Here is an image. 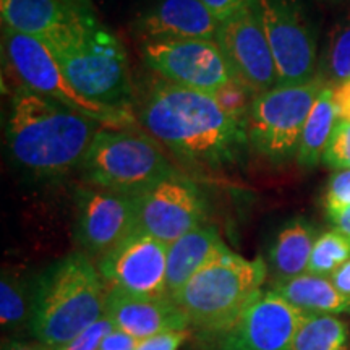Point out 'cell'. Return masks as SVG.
<instances>
[{"mask_svg":"<svg viewBox=\"0 0 350 350\" xmlns=\"http://www.w3.org/2000/svg\"><path fill=\"white\" fill-rule=\"evenodd\" d=\"M139 120L156 142L198 167L234 163L248 142L247 129L232 120L211 94L169 81L154 83Z\"/></svg>","mask_w":350,"mask_h":350,"instance_id":"obj_1","label":"cell"},{"mask_svg":"<svg viewBox=\"0 0 350 350\" xmlns=\"http://www.w3.org/2000/svg\"><path fill=\"white\" fill-rule=\"evenodd\" d=\"M100 122L16 85L7 120L15 163L39 177H57L83 164Z\"/></svg>","mask_w":350,"mask_h":350,"instance_id":"obj_2","label":"cell"},{"mask_svg":"<svg viewBox=\"0 0 350 350\" xmlns=\"http://www.w3.org/2000/svg\"><path fill=\"white\" fill-rule=\"evenodd\" d=\"M31 327L39 342L62 350L106 314L107 288L93 261L81 253L46 269L33 291Z\"/></svg>","mask_w":350,"mask_h":350,"instance_id":"obj_3","label":"cell"},{"mask_svg":"<svg viewBox=\"0 0 350 350\" xmlns=\"http://www.w3.org/2000/svg\"><path fill=\"white\" fill-rule=\"evenodd\" d=\"M41 42L81 96L113 111L130 112L131 80L126 52L94 12Z\"/></svg>","mask_w":350,"mask_h":350,"instance_id":"obj_4","label":"cell"},{"mask_svg":"<svg viewBox=\"0 0 350 350\" xmlns=\"http://www.w3.org/2000/svg\"><path fill=\"white\" fill-rule=\"evenodd\" d=\"M268 265L247 260L227 248L200 269L170 297L201 334L214 336L234 325L245 308L261 294Z\"/></svg>","mask_w":350,"mask_h":350,"instance_id":"obj_5","label":"cell"},{"mask_svg":"<svg viewBox=\"0 0 350 350\" xmlns=\"http://www.w3.org/2000/svg\"><path fill=\"white\" fill-rule=\"evenodd\" d=\"M81 169L93 187L129 196H137L177 172L152 139L107 126L96 135Z\"/></svg>","mask_w":350,"mask_h":350,"instance_id":"obj_6","label":"cell"},{"mask_svg":"<svg viewBox=\"0 0 350 350\" xmlns=\"http://www.w3.org/2000/svg\"><path fill=\"white\" fill-rule=\"evenodd\" d=\"M2 51L8 68L18 78V85L85 113L107 129H124L133 122L130 112L104 107L78 93L39 39L2 26Z\"/></svg>","mask_w":350,"mask_h":350,"instance_id":"obj_7","label":"cell"},{"mask_svg":"<svg viewBox=\"0 0 350 350\" xmlns=\"http://www.w3.org/2000/svg\"><path fill=\"white\" fill-rule=\"evenodd\" d=\"M321 77L304 85L275 86L256 96L248 119V142L274 164L297 157L304 126L321 90Z\"/></svg>","mask_w":350,"mask_h":350,"instance_id":"obj_8","label":"cell"},{"mask_svg":"<svg viewBox=\"0 0 350 350\" xmlns=\"http://www.w3.org/2000/svg\"><path fill=\"white\" fill-rule=\"evenodd\" d=\"M278 68V86L317 78V36L300 0H256Z\"/></svg>","mask_w":350,"mask_h":350,"instance_id":"obj_9","label":"cell"},{"mask_svg":"<svg viewBox=\"0 0 350 350\" xmlns=\"http://www.w3.org/2000/svg\"><path fill=\"white\" fill-rule=\"evenodd\" d=\"M143 60L172 85L213 94L234 73L216 41L172 39L142 42Z\"/></svg>","mask_w":350,"mask_h":350,"instance_id":"obj_10","label":"cell"},{"mask_svg":"<svg viewBox=\"0 0 350 350\" xmlns=\"http://www.w3.org/2000/svg\"><path fill=\"white\" fill-rule=\"evenodd\" d=\"M137 230L150 234L165 245L201 226L204 204L198 187L174 172L133 196Z\"/></svg>","mask_w":350,"mask_h":350,"instance_id":"obj_11","label":"cell"},{"mask_svg":"<svg viewBox=\"0 0 350 350\" xmlns=\"http://www.w3.org/2000/svg\"><path fill=\"white\" fill-rule=\"evenodd\" d=\"M306 317L274 291L261 292L234 325L209 338L214 350H288Z\"/></svg>","mask_w":350,"mask_h":350,"instance_id":"obj_12","label":"cell"},{"mask_svg":"<svg viewBox=\"0 0 350 350\" xmlns=\"http://www.w3.org/2000/svg\"><path fill=\"white\" fill-rule=\"evenodd\" d=\"M216 42L234 77L256 94L279 85L278 68L262 28L256 0L219 26Z\"/></svg>","mask_w":350,"mask_h":350,"instance_id":"obj_13","label":"cell"},{"mask_svg":"<svg viewBox=\"0 0 350 350\" xmlns=\"http://www.w3.org/2000/svg\"><path fill=\"white\" fill-rule=\"evenodd\" d=\"M169 245L137 230L99 260L109 286L135 295L167 297Z\"/></svg>","mask_w":350,"mask_h":350,"instance_id":"obj_14","label":"cell"},{"mask_svg":"<svg viewBox=\"0 0 350 350\" xmlns=\"http://www.w3.org/2000/svg\"><path fill=\"white\" fill-rule=\"evenodd\" d=\"M77 235L91 255L104 258L137 232L133 196L104 188H80Z\"/></svg>","mask_w":350,"mask_h":350,"instance_id":"obj_15","label":"cell"},{"mask_svg":"<svg viewBox=\"0 0 350 350\" xmlns=\"http://www.w3.org/2000/svg\"><path fill=\"white\" fill-rule=\"evenodd\" d=\"M106 317L116 329L143 340L169 331H187L185 313L170 297L135 295L120 288H107Z\"/></svg>","mask_w":350,"mask_h":350,"instance_id":"obj_16","label":"cell"},{"mask_svg":"<svg viewBox=\"0 0 350 350\" xmlns=\"http://www.w3.org/2000/svg\"><path fill=\"white\" fill-rule=\"evenodd\" d=\"M219 21L201 0H157L133 21L135 36L144 41L209 39L216 41Z\"/></svg>","mask_w":350,"mask_h":350,"instance_id":"obj_17","label":"cell"},{"mask_svg":"<svg viewBox=\"0 0 350 350\" xmlns=\"http://www.w3.org/2000/svg\"><path fill=\"white\" fill-rule=\"evenodd\" d=\"M93 5L72 0H0L2 26L44 41L77 23Z\"/></svg>","mask_w":350,"mask_h":350,"instance_id":"obj_18","label":"cell"},{"mask_svg":"<svg viewBox=\"0 0 350 350\" xmlns=\"http://www.w3.org/2000/svg\"><path fill=\"white\" fill-rule=\"evenodd\" d=\"M227 250L214 226H198L172 245L167 252V297L177 294L209 261Z\"/></svg>","mask_w":350,"mask_h":350,"instance_id":"obj_19","label":"cell"},{"mask_svg":"<svg viewBox=\"0 0 350 350\" xmlns=\"http://www.w3.org/2000/svg\"><path fill=\"white\" fill-rule=\"evenodd\" d=\"M317 239V229L305 219H292L278 232L268 258L273 284L291 281L306 273Z\"/></svg>","mask_w":350,"mask_h":350,"instance_id":"obj_20","label":"cell"},{"mask_svg":"<svg viewBox=\"0 0 350 350\" xmlns=\"http://www.w3.org/2000/svg\"><path fill=\"white\" fill-rule=\"evenodd\" d=\"M271 291L286 299L288 304L310 314L350 313V297L340 294L329 278L301 274L291 281L273 284Z\"/></svg>","mask_w":350,"mask_h":350,"instance_id":"obj_21","label":"cell"},{"mask_svg":"<svg viewBox=\"0 0 350 350\" xmlns=\"http://www.w3.org/2000/svg\"><path fill=\"white\" fill-rule=\"evenodd\" d=\"M338 122L339 119L334 106L332 88L327 85L318 94L304 126L299 151H297V161L301 167H317L319 161L323 159V154H325L327 143H329Z\"/></svg>","mask_w":350,"mask_h":350,"instance_id":"obj_22","label":"cell"},{"mask_svg":"<svg viewBox=\"0 0 350 350\" xmlns=\"http://www.w3.org/2000/svg\"><path fill=\"white\" fill-rule=\"evenodd\" d=\"M349 327L334 314H310L301 323L288 350H345Z\"/></svg>","mask_w":350,"mask_h":350,"instance_id":"obj_23","label":"cell"},{"mask_svg":"<svg viewBox=\"0 0 350 350\" xmlns=\"http://www.w3.org/2000/svg\"><path fill=\"white\" fill-rule=\"evenodd\" d=\"M350 260V240L338 230H327L318 235L313 245L306 273L331 278L344 262Z\"/></svg>","mask_w":350,"mask_h":350,"instance_id":"obj_24","label":"cell"},{"mask_svg":"<svg viewBox=\"0 0 350 350\" xmlns=\"http://www.w3.org/2000/svg\"><path fill=\"white\" fill-rule=\"evenodd\" d=\"M33 312V297L29 299L20 281L10 275H2L0 282V323L5 327H21L29 325Z\"/></svg>","mask_w":350,"mask_h":350,"instance_id":"obj_25","label":"cell"},{"mask_svg":"<svg viewBox=\"0 0 350 350\" xmlns=\"http://www.w3.org/2000/svg\"><path fill=\"white\" fill-rule=\"evenodd\" d=\"M326 75L336 86L350 80V10L336 23L329 34Z\"/></svg>","mask_w":350,"mask_h":350,"instance_id":"obj_26","label":"cell"},{"mask_svg":"<svg viewBox=\"0 0 350 350\" xmlns=\"http://www.w3.org/2000/svg\"><path fill=\"white\" fill-rule=\"evenodd\" d=\"M211 96L232 120L247 129L253 103L258 96L252 88H248L237 78H232L226 85L214 91Z\"/></svg>","mask_w":350,"mask_h":350,"instance_id":"obj_27","label":"cell"},{"mask_svg":"<svg viewBox=\"0 0 350 350\" xmlns=\"http://www.w3.org/2000/svg\"><path fill=\"white\" fill-rule=\"evenodd\" d=\"M350 208V169L336 170L327 182L325 193V209L332 219Z\"/></svg>","mask_w":350,"mask_h":350,"instance_id":"obj_28","label":"cell"},{"mask_svg":"<svg viewBox=\"0 0 350 350\" xmlns=\"http://www.w3.org/2000/svg\"><path fill=\"white\" fill-rule=\"evenodd\" d=\"M323 161L336 170L350 169V122H338Z\"/></svg>","mask_w":350,"mask_h":350,"instance_id":"obj_29","label":"cell"},{"mask_svg":"<svg viewBox=\"0 0 350 350\" xmlns=\"http://www.w3.org/2000/svg\"><path fill=\"white\" fill-rule=\"evenodd\" d=\"M116 329L113 323L109 319L106 314L98 319L94 325H91L86 331H83L75 340H72L67 347L62 350H98L100 342L107 334Z\"/></svg>","mask_w":350,"mask_h":350,"instance_id":"obj_30","label":"cell"},{"mask_svg":"<svg viewBox=\"0 0 350 350\" xmlns=\"http://www.w3.org/2000/svg\"><path fill=\"white\" fill-rule=\"evenodd\" d=\"M187 336V331L163 332V334H156L152 338L139 340L135 350H178Z\"/></svg>","mask_w":350,"mask_h":350,"instance_id":"obj_31","label":"cell"},{"mask_svg":"<svg viewBox=\"0 0 350 350\" xmlns=\"http://www.w3.org/2000/svg\"><path fill=\"white\" fill-rule=\"evenodd\" d=\"M201 2L222 23V21L237 15L240 10H243L253 0H201Z\"/></svg>","mask_w":350,"mask_h":350,"instance_id":"obj_32","label":"cell"},{"mask_svg":"<svg viewBox=\"0 0 350 350\" xmlns=\"http://www.w3.org/2000/svg\"><path fill=\"white\" fill-rule=\"evenodd\" d=\"M139 340L125 334L124 331L113 329L111 334H107L100 342L98 350H135Z\"/></svg>","mask_w":350,"mask_h":350,"instance_id":"obj_33","label":"cell"},{"mask_svg":"<svg viewBox=\"0 0 350 350\" xmlns=\"http://www.w3.org/2000/svg\"><path fill=\"white\" fill-rule=\"evenodd\" d=\"M332 96L339 122H350V80L332 88Z\"/></svg>","mask_w":350,"mask_h":350,"instance_id":"obj_34","label":"cell"},{"mask_svg":"<svg viewBox=\"0 0 350 350\" xmlns=\"http://www.w3.org/2000/svg\"><path fill=\"white\" fill-rule=\"evenodd\" d=\"M329 279L340 294L350 297V260L347 262H344Z\"/></svg>","mask_w":350,"mask_h":350,"instance_id":"obj_35","label":"cell"},{"mask_svg":"<svg viewBox=\"0 0 350 350\" xmlns=\"http://www.w3.org/2000/svg\"><path fill=\"white\" fill-rule=\"evenodd\" d=\"M329 221L334 224L336 230L340 232L344 237H347L350 240V208L347 209V211L340 213L339 216L329 219Z\"/></svg>","mask_w":350,"mask_h":350,"instance_id":"obj_36","label":"cell"},{"mask_svg":"<svg viewBox=\"0 0 350 350\" xmlns=\"http://www.w3.org/2000/svg\"><path fill=\"white\" fill-rule=\"evenodd\" d=\"M3 350H52L47 345H44L36 340V342H23V340H12L8 342Z\"/></svg>","mask_w":350,"mask_h":350,"instance_id":"obj_37","label":"cell"},{"mask_svg":"<svg viewBox=\"0 0 350 350\" xmlns=\"http://www.w3.org/2000/svg\"><path fill=\"white\" fill-rule=\"evenodd\" d=\"M72 2L80 3V5H91V0H72Z\"/></svg>","mask_w":350,"mask_h":350,"instance_id":"obj_38","label":"cell"}]
</instances>
